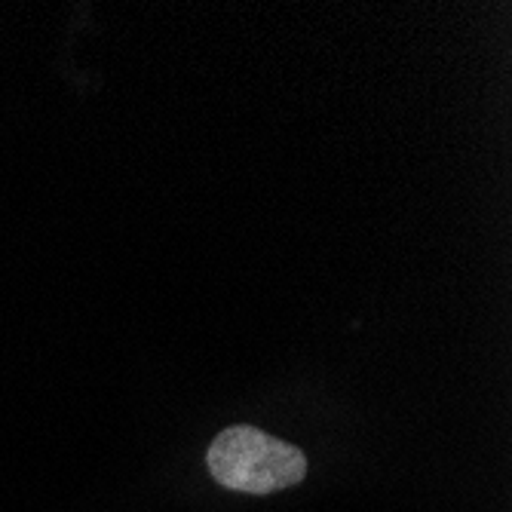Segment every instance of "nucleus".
<instances>
[{
    "mask_svg": "<svg viewBox=\"0 0 512 512\" xmlns=\"http://www.w3.org/2000/svg\"><path fill=\"white\" fill-rule=\"evenodd\" d=\"M212 479L240 494H273L304 482L307 457L301 448L255 427H227L206 454Z\"/></svg>",
    "mask_w": 512,
    "mask_h": 512,
    "instance_id": "nucleus-1",
    "label": "nucleus"
}]
</instances>
